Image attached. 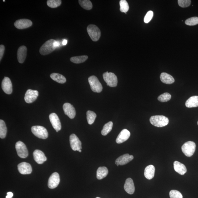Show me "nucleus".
<instances>
[{"instance_id":"40","label":"nucleus","mask_w":198,"mask_h":198,"mask_svg":"<svg viewBox=\"0 0 198 198\" xmlns=\"http://www.w3.org/2000/svg\"><path fill=\"white\" fill-rule=\"evenodd\" d=\"M5 50V46L3 45H1V46H0V60H1V61L3 57Z\"/></svg>"},{"instance_id":"1","label":"nucleus","mask_w":198,"mask_h":198,"mask_svg":"<svg viewBox=\"0 0 198 198\" xmlns=\"http://www.w3.org/2000/svg\"><path fill=\"white\" fill-rule=\"evenodd\" d=\"M150 122L154 126L162 128L166 126L169 124V119L164 116H154L150 118Z\"/></svg>"},{"instance_id":"37","label":"nucleus","mask_w":198,"mask_h":198,"mask_svg":"<svg viewBox=\"0 0 198 198\" xmlns=\"http://www.w3.org/2000/svg\"><path fill=\"white\" fill-rule=\"evenodd\" d=\"M170 198H183L182 194L179 191L176 190H171L169 192Z\"/></svg>"},{"instance_id":"45","label":"nucleus","mask_w":198,"mask_h":198,"mask_svg":"<svg viewBox=\"0 0 198 198\" xmlns=\"http://www.w3.org/2000/svg\"><path fill=\"white\" fill-rule=\"evenodd\" d=\"M96 198H100V197H96Z\"/></svg>"},{"instance_id":"14","label":"nucleus","mask_w":198,"mask_h":198,"mask_svg":"<svg viewBox=\"0 0 198 198\" xmlns=\"http://www.w3.org/2000/svg\"><path fill=\"white\" fill-rule=\"evenodd\" d=\"M2 88L5 93L10 94L13 91V86L11 81L8 77H5L2 81Z\"/></svg>"},{"instance_id":"22","label":"nucleus","mask_w":198,"mask_h":198,"mask_svg":"<svg viewBox=\"0 0 198 198\" xmlns=\"http://www.w3.org/2000/svg\"><path fill=\"white\" fill-rule=\"evenodd\" d=\"M174 167L175 171L180 175H184L187 172L185 166L178 161H176L174 162Z\"/></svg>"},{"instance_id":"25","label":"nucleus","mask_w":198,"mask_h":198,"mask_svg":"<svg viewBox=\"0 0 198 198\" xmlns=\"http://www.w3.org/2000/svg\"><path fill=\"white\" fill-rule=\"evenodd\" d=\"M186 106L188 108L198 107V96H193L186 101Z\"/></svg>"},{"instance_id":"13","label":"nucleus","mask_w":198,"mask_h":198,"mask_svg":"<svg viewBox=\"0 0 198 198\" xmlns=\"http://www.w3.org/2000/svg\"><path fill=\"white\" fill-rule=\"evenodd\" d=\"M32 25V21L27 19H19L15 21L14 25L17 29H27Z\"/></svg>"},{"instance_id":"17","label":"nucleus","mask_w":198,"mask_h":198,"mask_svg":"<svg viewBox=\"0 0 198 198\" xmlns=\"http://www.w3.org/2000/svg\"><path fill=\"white\" fill-rule=\"evenodd\" d=\"M18 171L20 174L23 175L29 174L32 172L31 165L26 162H22L18 165Z\"/></svg>"},{"instance_id":"21","label":"nucleus","mask_w":198,"mask_h":198,"mask_svg":"<svg viewBox=\"0 0 198 198\" xmlns=\"http://www.w3.org/2000/svg\"><path fill=\"white\" fill-rule=\"evenodd\" d=\"M124 189L129 194L132 195L135 191V186L132 179L128 178L126 180L124 185Z\"/></svg>"},{"instance_id":"29","label":"nucleus","mask_w":198,"mask_h":198,"mask_svg":"<svg viewBox=\"0 0 198 198\" xmlns=\"http://www.w3.org/2000/svg\"><path fill=\"white\" fill-rule=\"evenodd\" d=\"M88 58L87 55L79 56L72 57L70 59V61L75 64H80L85 62Z\"/></svg>"},{"instance_id":"24","label":"nucleus","mask_w":198,"mask_h":198,"mask_svg":"<svg viewBox=\"0 0 198 198\" xmlns=\"http://www.w3.org/2000/svg\"><path fill=\"white\" fill-rule=\"evenodd\" d=\"M160 78L161 81L163 83L166 84H172L175 81V79L171 75L166 73L163 72L161 73Z\"/></svg>"},{"instance_id":"5","label":"nucleus","mask_w":198,"mask_h":198,"mask_svg":"<svg viewBox=\"0 0 198 198\" xmlns=\"http://www.w3.org/2000/svg\"><path fill=\"white\" fill-rule=\"evenodd\" d=\"M103 77L107 86L111 87H115L117 86V77L114 73L108 72H105L103 74Z\"/></svg>"},{"instance_id":"30","label":"nucleus","mask_w":198,"mask_h":198,"mask_svg":"<svg viewBox=\"0 0 198 198\" xmlns=\"http://www.w3.org/2000/svg\"><path fill=\"white\" fill-rule=\"evenodd\" d=\"M113 123L112 122H109L105 124L102 131V134L104 136L107 135L111 132L112 128Z\"/></svg>"},{"instance_id":"34","label":"nucleus","mask_w":198,"mask_h":198,"mask_svg":"<svg viewBox=\"0 0 198 198\" xmlns=\"http://www.w3.org/2000/svg\"><path fill=\"white\" fill-rule=\"evenodd\" d=\"M61 0H48L47 4L49 7L55 8L61 5Z\"/></svg>"},{"instance_id":"31","label":"nucleus","mask_w":198,"mask_h":198,"mask_svg":"<svg viewBox=\"0 0 198 198\" xmlns=\"http://www.w3.org/2000/svg\"><path fill=\"white\" fill-rule=\"evenodd\" d=\"M79 3L81 7L85 9L90 10L92 9V3L89 0H79Z\"/></svg>"},{"instance_id":"8","label":"nucleus","mask_w":198,"mask_h":198,"mask_svg":"<svg viewBox=\"0 0 198 198\" xmlns=\"http://www.w3.org/2000/svg\"><path fill=\"white\" fill-rule=\"evenodd\" d=\"M16 148L19 157L21 158H27L29 154L27 148L25 144L22 142H17L16 144Z\"/></svg>"},{"instance_id":"9","label":"nucleus","mask_w":198,"mask_h":198,"mask_svg":"<svg viewBox=\"0 0 198 198\" xmlns=\"http://www.w3.org/2000/svg\"><path fill=\"white\" fill-rule=\"evenodd\" d=\"M70 141L71 148L74 151H79L81 149V143L78 137L75 134H72L70 135Z\"/></svg>"},{"instance_id":"33","label":"nucleus","mask_w":198,"mask_h":198,"mask_svg":"<svg viewBox=\"0 0 198 198\" xmlns=\"http://www.w3.org/2000/svg\"><path fill=\"white\" fill-rule=\"evenodd\" d=\"M120 11L126 13L128 12L129 9V6L128 2L126 0H121L120 1Z\"/></svg>"},{"instance_id":"16","label":"nucleus","mask_w":198,"mask_h":198,"mask_svg":"<svg viewBox=\"0 0 198 198\" xmlns=\"http://www.w3.org/2000/svg\"><path fill=\"white\" fill-rule=\"evenodd\" d=\"M134 159V156L128 154H126L119 157L115 161V164L117 166L127 164Z\"/></svg>"},{"instance_id":"19","label":"nucleus","mask_w":198,"mask_h":198,"mask_svg":"<svg viewBox=\"0 0 198 198\" xmlns=\"http://www.w3.org/2000/svg\"><path fill=\"white\" fill-rule=\"evenodd\" d=\"M130 136V133L127 129H124L122 130L118 135L116 142L118 144L123 143L128 140Z\"/></svg>"},{"instance_id":"43","label":"nucleus","mask_w":198,"mask_h":198,"mask_svg":"<svg viewBox=\"0 0 198 198\" xmlns=\"http://www.w3.org/2000/svg\"><path fill=\"white\" fill-rule=\"evenodd\" d=\"M67 44V40L65 39H64L62 42V44L63 45H65Z\"/></svg>"},{"instance_id":"11","label":"nucleus","mask_w":198,"mask_h":198,"mask_svg":"<svg viewBox=\"0 0 198 198\" xmlns=\"http://www.w3.org/2000/svg\"><path fill=\"white\" fill-rule=\"evenodd\" d=\"M60 182V177L59 174L54 173L51 174L48 183V186L49 188L55 189L59 185Z\"/></svg>"},{"instance_id":"28","label":"nucleus","mask_w":198,"mask_h":198,"mask_svg":"<svg viewBox=\"0 0 198 198\" xmlns=\"http://www.w3.org/2000/svg\"><path fill=\"white\" fill-rule=\"evenodd\" d=\"M7 129L5 122L0 120V137L2 139L5 138L7 134Z\"/></svg>"},{"instance_id":"46","label":"nucleus","mask_w":198,"mask_h":198,"mask_svg":"<svg viewBox=\"0 0 198 198\" xmlns=\"http://www.w3.org/2000/svg\"><path fill=\"white\" fill-rule=\"evenodd\" d=\"M3 1L4 2H5V1Z\"/></svg>"},{"instance_id":"38","label":"nucleus","mask_w":198,"mask_h":198,"mask_svg":"<svg viewBox=\"0 0 198 198\" xmlns=\"http://www.w3.org/2000/svg\"><path fill=\"white\" fill-rule=\"evenodd\" d=\"M191 1L190 0H178V3L180 7L184 8L188 7L190 5Z\"/></svg>"},{"instance_id":"39","label":"nucleus","mask_w":198,"mask_h":198,"mask_svg":"<svg viewBox=\"0 0 198 198\" xmlns=\"http://www.w3.org/2000/svg\"><path fill=\"white\" fill-rule=\"evenodd\" d=\"M154 16V12L152 11H149L146 13L145 18L144 19V21L145 23H148L152 20Z\"/></svg>"},{"instance_id":"41","label":"nucleus","mask_w":198,"mask_h":198,"mask_svg":"<svg viewBox=\"0 0 198 198\" xmlns=\"http://www.w3.org/2000/svg\"><path fill=\"white\" fill-rule=\"evenodd\" d=\"M7 194V195L6 197V198H12L13 196V194L12 192H8Z\"/></svg>"},{"instance_id":"4","label":"nucleus","mask_w":198,"mask_h":198,"mask_svg":"<svg viewBox=\"0 0 198 198\" xmlns=\"http://www.w3.org/2000/svg\"><path fill=\"white\" fill-rule=\"evenodd\" d=\"M32 132L35 136L40 139H46L48 137V133L44 127L36 126L31 128Z\"/></svg>"},{"instance_id":"27","label":"nucleus","mask_w":198,"mask_h":198,"mask_svg":"<svg viewBox=\"0 0 198 198\" xmlns=\"http://www.w3.org/2000/svg\"><path fill=\"white\" fill-rule=\"evenodd\" d=\"M50 77L54 81L63 84L66 82L65 77L63 75L58 73H52L50 75Z\"/></svg>"},{"instance_id":"6","label":"nucleus","mask_w":198,"mask_h":198,"mask_svg":"<svg viewBox=\"0 0 198 198\" xmlns=\"http://www.w3.org/2000/svg\"><path fill=\"white\" fill-rule=\"evenodd\" d=\"M196 148L195 143L194 142L189 141L186 142L182 146V150L185 155L190 157L194 154Z\"/></svg>"},{"instance_id":"3","label":"nucleus","mask_w":198,"mask_h":198,"mask_svg":"<svg viewBox=\"0 0 198 198\" xmlns=\"http://www.w3.org/2000/svg\"><path fill=\"white\" fill-rule=\"evenodd\" d=\"M87 31L90 38L93 41L96 42L100 38L101 35L100 30L96 25H89L87 27Z\"/></svg>"},{"instance_id":"23","label":"nucleus","mask_w":198,"mask_h":198,"mask_svg":"<svg viewBox=\"0 0 198 198\" xmlns=\"http://www.w3.org/2000/svg\"><path fill=\"white\" fill-rule=\"evenodd\" d=\"M155 169L153 165H150L146 167L144 171V175L148 180H151L154 177Z\"/></svg>"},{"instance_id":"44","label":"nucleus","mask_w":198,"mask_h":198,"mask_svg":"<svg viewBox=\"0 0 198 198\" xmlns=\"http://www.w3.org/2000/svg\"><path fill=\"white\" fill-rule=\"evenodd\" d=\"M79 152H81V149H80L79 151H78Z\"/></svg>"},{"instance_id":"36","label":"nucleus","mask_w":198,"mask_h":198,"mask_svg":"<svg viewBox=\"0 0 198 198\" xmlns=\"http://www.w3.org/2000/svg\"><path fill=\"white\" fill-rule=\"evenodd\" d=\"M185 24L189 26H193L198 24V17H193L188 19L186 20Z\"/></svg>"},{"instance_id":"47","label":"nucleus","mask_w":198,"mask_h":198,"mask_svg":"<svg viewBox=\"0 0 198 198\" xmlns=\"http://www.w3.org/2000/svg\"><path fill=\"white\" fill-rule=\"evenodd\" d=\"M197 124H198V121L197 122Z\"/></svg>"},{"instance_id":"2","label":"nucleus","mask_w":198,"mask_h":198,"mask_svg":"<svg viewBox=\"0 0 198 198\" xmlns=\"http://www.w3.org/2000/svg\"><path fill=\"white\" fill-rule=\"evenodd\" d=\"M55 42L56 41L53 39L47 40L41 47L39 50L40 54L46 55L53 52L56 48L54 44Z\"/></svg>"},{"instance_id":"26","label":"nucleus","mask_w":198,"mask_h":198,"mask_svg":"<svg viewBox=\"0 0 198 198\" xmlns=\"http://www.w3.org/2000/svg\"><path fill=\"white\" fill-rule=\"evenodd\" d=\"M108 174V169L105 167H99L96 171V178L101 180L106 177Z\"/></svg>"},{"instance_id":"42","label":"nucleus","mask_w":198,"mask_h":198,"mask_svg":"<svg viewBox=\"0 0 198 198\" xmlns=\"http://www.w3.org/2000/svg\"><path fill=\"white\" fill-rule=\"evenodd\" d=\"M54 44L55 47L56 48L57 47H59L60 46V44L59 42L56 41V42Z\"/></svg>"},{"instance_id":"32","label":"nucleus","mask_w":198,"mask_h":198,"mask_svg":"<svg viewBox=\"0 0 198 198\" xmlns=\"http://www.w3.org/2000/svg\"><path fill=\"white\" fill-rule=\"evenodd\" d=\"M87 119L88 123L90 125L93 124L96 117V114L93 111H90L87 112Z\"/></svg>"},{"instance_id":"20","label":"nucleus","mask_w":198,"mask_h":198,"mask_svg":"<svg viewBox=\"0 0 198 198\" xmlns=\"http://www.w3.org/2000/svg\"><path fill=\"white\" fill-rule=\"evenodd\" d=\"M27 48L24 46H20L17 53L18 61L19 63L22 64L24 62L27 55Z\"/></svg>"},{"instance_id":"18","label":"nucleus","mask_w":198,"mask_h":198,"mask_svg":"<svg viewBox=\"0 0 198 198\" xmlns=\"http://www.w3.org/2000/svg\"><path fill=\"white\" fill-rule=\"evenodd\" d=\"M34 160L38 164H42L47 160V158L44 153L39 150H36L33 153Z\"/></svg>"},{"instance_id":"7","label":"nucleus","mask_w":198,"mask_h":198,"mask_svg":"<svg viewBox=\"0 0 198 198\" xmlns=\"http://www.w3.org/2000/svg\"><path fill=\"white\" fill-rule=\"evenodd\" d=\"M88 81L92 91L98 93H100L102 91V85L97 77L95 76H92L89 77Z\"/></svg>"},{"instance_id":"12","label":"nucleus","mask_w":198,"mask_h":198,"mask_svg":"<svg viewBox=\"0 0 198 198\" xmlns=\"http://www.w3.org/2000/svg\"><path fill=\"white\" fill-rule=\"evenodd\" d=\"M49 119L53 128L57 132L61 130V122L56 114L53 113L50 114L49 115Z\"/></svg>"},{"instance_id":"15","label":"nucleus","mask_w":198,"mask_h":198,"mask_svg":"<svg viewBox=\"0 0 198 198\" xmlns=\"http://www.w3.org/2000/svg\"><path fill=\"white\" fill-rule=\"evenodd\" d=\"M65 114L70 119H73L76 116V111L74 106L70 103H66L63 106Z\"/></svg>"},{"instance_id":"10","label":"nucleus","mask_w":198,"mask_h":198,"mask_svg":"<svg viewBox=\"0 0 198 198\" xmlns=\"http://www.w3.org/2000/svg\"><path fill=\"white\" fill-rule=\"evenodd\" d=\"M39 95L37 90L29 89L25 94L24 100L26 102L30 104L35 102Z\"/></svg>"},{"instance_id":"35","label":"nucleus","mask_w":198,"mask_h":198,"mask_svg":"<svg viewBox=\"0 0 198 198\" xmlns=\"http://www.w3.org/2000/svg\"><path fill=\"white\" fill-rule=\"evenodd\" d=\"M171 96L168 92H165L158 97V100L161 102H166L170 100Z\"/></svg>"}]
</instances>
